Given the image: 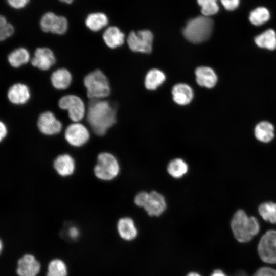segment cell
Here are the masks:
<instances>
[{"label": "cell", "mask_w": 276, "mask_h": 276, "mask_svg": "<svg viewBox=\"0 0 276 276\" xmlns=\"http://www.w3.org/2000/svg\"><path fill=\"white\" fill-rule=\"evenodd\" d=\"M124 33L114 26L108 28L103 34V39L105 44L111 49L122 45L124 41Z\"/></svg>", "instance_id": "cell-21"}, {"label": "cell", "mask_w": 276, "mask_h": 276, "mask_svg": "<svg viewBox=\"0 0 276 276\" xmlns=\"http://www.w3.org/2000/svg\"><path fill=\"white\" fill-rule=\"evenodd\" d=\"M40 25L45 32L62 35L67 29L68 23L65 17L57 16L53 12H47L41 18Z\"/></svg>", "instance_id": "cell-9"}, {"label": "cell", "mask_w": 276, "mask_h": 276, "mask_svg": "<svg viewBox=\"0 0 276 276\" xmlns=\"http://www.w3.org/2000/svg\"><path fill=\"white\" fill-rule=\"evenodd\" d=\"M66 141L72 146L80 147L89 139V132L83 124L75 122L68 125L64 133Z\"/></svg>", "instance_id": "cell-10"}, {"label": "cell", "mask_w": 276, "mask_h": 276, "mask_svg": "<svg viewBox=\"0 0 276 276\" xmlns=\"http://www.w3.org/2000/svg\"><path fill=\"white\" fill-rule=\"evenodd\" d=\"M149 193L142 191L139 193L134 198L135 204L140 207L144 208L149 197Z\"/></svg>", "instance_id": "cell-33"}, {"label": "cell", "mask_w": 276, "mask_h": 276, "mask_svg": "<svg viewBox=\"0 0 276 276\" xmlns=\"http://www.w3.org/2000/svg\"><path fill=\"white\" fill-rule=\"evenodd\" d=\"M119 237L123 240L130 242L136 239L139 231L134 220L130 217L120 218L117 224Z\"/></svg>", "instance_id": "cell-15"}, {"label": "cell", "mask_w": 276, "mask_h": 276, "mask_svg": "<svg viewBox=\"0 0 276 276\" xmlns=\"http://www.w3.org/2000/svg\"><path fill=\"white\" fill-rule=\"evenodd\" d=\"M108 24L107 16L102 13H94L89 14L86 18L85 25L93 31H98Z\"/></svg>", "instance_id": "cell-27"}, {"label": "cell", "mask_w": 276, "mask_h": 276, "mask_svg": "<svg viewBox=\"0 0 276 276\" xmlns=\"http://www.w3.org/2000/svg\"><path fill=\"white\" fill-rule=\"evenodd\" d=\"M56 62L52 51L48 48H38L35 51L31 64L39 70L46 71L50 68Z\"/></svg>", "instance_id": "cell-13"}, {"label": "cell", "mask_w": 276, "mask_h": 276, "mask_svg": "<svg viewBox=\"0 0 276 276\" xmlns=\"http://www.w3.org/2000/svg\"><path fill=\"white\" fill-rule=\"evenodd\" d=\"M40 270V263L33 254H25L17 261L16 272L18 276H37Z\"/></svg>", "instance_id": "cell-11"}, {"label": "cell", "mask_w": 276, "mask_h": 276, "mask_svg": "<svg viewBox=\"0 0 276 276\" xmlns=\"http://www.w3.org/2000/svg\"><path fill=\"white\" fill-rule=\"evenodd\" d=\"M217 0H197V3L201 7V11L205 16H210L217 13L219 10Z\"/></svg>", "instance_id": "cell-31"}, {"label": "cell", "mask_w": 276, "mask_h": 276, "mask_svg": "<svg viewBox=\"0 0 276 276\" xmlns=\"http://www.w3.org/2000/svg\"><path fill=\"white\" fill-rule=\"evenodd\" d=\"M68 235L70 238L76 239L79 235V231L77 227L72 226L68 230Z\"/></svg>", "instance_id": "cell-37"}, {"label": "cell", "mask_w": 276, "mask_h": 276, "mask_svg": "<svg viewBox=\"0 0 276 276\" xmlns=\"http://www.w3.org/2000/svg\"><path fill=\"white\" fill-rule=\"evenodd\" d=\"M172 94L174 102L180 105L188 104L193 98L192 89L184 83H178L173 86Z\"/></svg>", "instance_id": "cell-18"}, {"label": "cell", "mask_w": 276, "mask_h": 276, "mask_svg": "<svg viewBox=\"0 0 276 276\" xmlns=\"http://www.w3.org/2000/svg\"><path fill=\"white\" fill-rule=\"evenodd\" d=\"M261 217L271 223H276V203L268 201L261 203L258 208Z\"/></svg>", "instance_id": "cell-29"}, {"label": "cell", "mask_w": 276, "mask_h": 276, "mask_svg": "<svg viewBox=\"0 0 276 276\" xmlns=\"http://www.w3.org/2000/svg\"><path fill=\"white\" fill-rule=\"evenodd\" d=\"M60 1L67 4H71L74 0H59Z\"/></svg>", "instance_id": "cell-41"}, {"label": "cell", "mask_w": 276, "mask_h": 276, "mask_svg": "<svg viewBox=\"0 0 276 276\" xmlns=\"http://www.w3.org/2000/svg\"><path fill=\"white\" fill-rule=\"evenodd\" d=\"M210 276H227L222 270L216 269L214 270Z\"/></svg>", "instance_id": "cell-39"}, {"label": "cell", "mask_w": 276, "mask_h": 276, "mask_svg": "<svg viewBox=\"0 0 276 276\" xmlns=\"http://www.w3.org/2000/svg\"><path fill=\"white\" fill-rule=\"evenodd\" d=\"M255 42L259 47L270 50L276 49V33L272 29H268L257 36Z\"/></svg>", "instance_id": "cell-23"}, {"label": "cell", "mask_w": 276, "mask_h": 276, "mask_svg": "<svg viewBox=\"0 0 276 276\" xmlns=\"http://www.w3.org/2000/svg\"><path fill=\"white\" fill-rule=\"evenodd\" d=\"M30 54L27 49L19 48L12 51L8 56L9 63L13 67H19L28 62Z\"/></svg>", "instance_id": "cell-26"}, {"label": "cell", "mask_w": 276, "mask_h": 276, "mask_svg": "<svg viewBox=\"0 0 276 276\" xmlns=\"http://www.w3.org/2000/svg\"><path fill=\"white\" fill-rule=\"evenodd\" d=\"M67 267L63 260L55 258L49 262L46 276H67Z\"/></svg>", "instance_id": "cell-28"}, {"label": "cell", "mask_w": 276, "mask_h": 276, "mask_svg": "<svg viewBox=\"0 0 276 276\" xmlns=\"http://www.w3.org/2000/svg\"><path fill=\"white\" fill-rule=\"evenodd\" d=\"M83 83L90 99H100L108 96L110 93L108 80L100 70H95L86 75Z\"/></svg>", "instance_id": "cell-4"}, {"label": "cell", "mask_w": 276, "mask_h": 276, "mask_svg": "<svg viewBox=\"0 0 276 276\" xmlns=\"http://www.w3.org/2000/svg\"><path fill=\"white\" fill-rule=\"evenodd\" d=\"M196 80L198 85L208 88H213L216 84L217 77L213 69L200 66L195 71Z\"/></svg>", "instance_id": "cell-17"}, {"label": "cell", "mask_w": 276, "mask_h": 276, "mask_svg": "<svg viewBox=\"0 0 276 276\" xmlns=\"http://www.w3.org/2000/svg\"><path fill=\"white\" fill-rule=\"evenodd\" d=\"M239 276H245V275H239Z\"/></svg>", "instance_id": "cell-42"}, {"label": "cell", "mask_w": 276, "mask_h": 276, "mask_svg": "<svg viewBox=\"0 0 276 276\" xmlns=\"http://www.w3.org/2000/svg\"><path fill=\"white\" fill-rule=\"evenodd\" d=\"M72 80L71 73L65 68H59L52 73L51 82L54 88L59 90L65 89Z\"/></svg>", "instance_id": "cell-20"}, {"label": "cell", "mask_w": 276, "mask_h": 276, "mask_svg": "<svg viewBox=\"0 0 276 276\" xmlns=\"http://www.w3.org/2000/svg\"><path fill=\"white\" fill-rule=\"evenodd\" d=\"M231 227L235 238L242 243L250 241L260 230L259 223L257 218L248 216L242 210H238L234 214Z\"/></svg>", "instance_id": "cell-2"}, {"label": "cell", "mask_w": 276, "mask_h": 276, "mask_svg": "<svg viewBox=\"0 0 276 276\" xmlns=\"http://www.w3.org/2000/svg\"><path fill=\"white\" fill-rule=\"evenodd\" d=\"M167 207L165 197L160 193L153 191L149 193L146 203L143 208L150 216L158 217Z\"/></svg>", "instance_id": "cell-14"}, {"label": "cell", "mask_w": 276, "mask_h": 276, "mask_svg": "<svg viewBox=\"0 0 276 276\" xmlns=\"http://www.w3.org/2000/svg\"><path fill=\"white\" fill-rule=\"evenodd\" d=\"M61 123L50 111L41 113L37 120V127L39 131L47 135L59 133L62 129Z\"/></svg>", "instance_id": "cell-12"}, {"label": "cell", "mask_w": 276, "mask_h": 276, "mask_svg": "<svg viewBox=\"0 0 276 276\" xmlns=\"http://www.w3.org/2000/svg\"><path fill=\"white\" fill-rule=\"evenodd\" d=\"M7 97L13 104H24L30 99V93L28 87L25 84L16 83L9 88Z\"/></svg>", "instance_id": "cell-16"}, {"label": "cell", "mask_w": 276, "mask_h": 276, "mask_svg": "<svg viewBox=\"0 0 276 276\" xmlns=\"http://www.w3.org/2000/svg\"><path fill=\"white\" fill-rule=\"evenodd\" d=\"M54 167L60 175L67 176L73 173L75 167V162L70 155L62 154L55 159Z\"/></svg>", "instance_id": "cell-19"}, {"label": "cell", "mask_w": 276, "mask_h": 276, "mask_svg": "<svg viewBox=\"0 0 276 276\" xmlns=\"http://www.w3.org/2000/svg\"><path fill=\"white\" fill-rule=\"evenodd\" d=\"M153 36L148 30L131 32L127 38L129 48L133 52L150 53L152 51Z\"/></svg>", "instance_id": "cell-8"}, {"label": "cell", "mask_w": 276, "mask_h": 276, "mask_svg": "<svg viewBox=\"0 0 276 276\" xmlns=\"http://www.w3.org/2000/svg\"><path fill=\"white\" fill-rule=\"evenodd\" d=\"M213 27V22L211 18L204 15L198 16L187 22L183 30V34L192 43H201L209 39Z\"/></svg>", "instance_id": "cell-3"}, {"label": "cell", "mask_w": 276, "mask_h": 276, "mask_svg": "<svg viewBox=\"0 0 276 276\" xmlns=\"http://www.w3.org/2000/svg\"><path fill=\"white\" fill-rule=\"evenodd\" d=\"M59 107L66 110L71 120L75 122L81 121L85 116V107L83 100L74 95H67L62 97L58 101Z\"/></svg>", "instance_id": "cell-6"}, {"label": "cell", "mask_w": 276, "mask_h": 276, "mask_svg": "<svg viewBox=\"0 0 276 276\" xmlns=\"http://www.w3.org/2000/svg\"><path fill=\"white\" fill-rule=\"evenodd\" d=\"M120 166L116 157L108 152L100 153L94 168L95 176L99 179L109 181L115 178L119 174Z\"/></svg>", "instance_id": "cell-5"}, {"label": "cell", "mask_w": 276, "mask_h": 276, "mask_svg": "<svg viewBox=\"0 0 276 276\" xmlns=\"http://www.w3.org/2000/svg\"><path fill=\"white\" fill-rule=\"evenodd\" d=\"M87 120L94 133L104 135L116 122V110L108 101L91 99L87 110Z\"/></svg>", "instance_id": "cell-1"}, {"label": "cell", "mask_w": 276, "mask_h": 276, "mask_svg": "<svg viewBox=\"0 0 276 276\" xmlns=\"http://www.w3.org/2000/svg\"><path fill=\"white\" fill-rule=\"evenodd\" d=\"M258 252L263 262L276 264V231H268L262 236L258 245Z\"/></svg>", "instance_id": "cell-7"}, {"label": "cell", "mask_w": 276, "mask_h": 276, "mask_svg": "<svg viewBox=\"0 0 276 276\" xmlns=\"http://www.w3.org/2000/svg\"><path fill=\"white\" fill-rule=\"evenodd\" d=\"M274 127L272 124L267 121H262L256 126L254 130L255 136L260 142L268 143L274 136Z\"/></svg>", "instance_id": "cell-22"}, {"label": "cell", "mask_w": 276, "mask_h": 276, "mask_svg": "<svg viewBox=\"0 0 276 276\" xmlns=\"http://www.w3.org/2000/svg\"><path fill=\"white\" fill-rule=\"evenodd\" d=\"M185 276H202L199 273L191 271L188 272Z\"/></svg>", "instance_id": "cell-40"}, {"label": "cell", "mask_w": 276, "mask_h": 276, "mask_svg": "<svg viewBox=\"0 0 276 276\" xmlns=\"http://www.w3.org/2000/svg\"><path fill=\"white\" fill-rule=\"evenodd\" d=\"M8 4L15 9H21L25 7L29 0H7Z\"/></svg>", "instance_id": "cell-36"}, {"label": "cell", "mask_w": 276, "mask_h": 276, "mask_svg": "<svg viewBox=\"0 0 276 276\" xmlns=\"http://www.w3.org/2000/svg\"><path fill=\"white\" fill-rule=\"evenodd\" d=\"M189 170L187 163L182 159L177 158L171 160L167 166L169 174L174 178H180L186 175Z\"/></svg>", "instance_id": "cell-24"}, {"label": "cell", "mask_w": 276, "mask_h": 276, "mask_svg": "<svg viewBox=\"0 0 276 276\" xmlns=\"http://www.w3.org/2000/svg\"><path fill=\"white\" fill-rule=\"evenodd\" d=\"M223 7L227 10H233L236 9L240 0H220Z\"/></svg>", "instance_id": "cell-35"}, {"label": "cell", "mask_w": 276, "mask_h": 276, "mask_svg": "<svg viewBox=\"0 0 276 276\" xmlns=\"http://www.w3.org/2000/svg\"><path fill=\"white\" fill-rule=\"evenodd\" d=\"M270 17L268 9L259 7L253 10L250 13L249 20L254 25L260 26L267 21Z\"/></svg>", "instance_id": "cell-30"}, {"label": "cell", "mask_w": 276, "mask_h": 276, "mask_svg": "<svg viewBox=\"0 0 276 276\" xmlns=\"http://www.w3.org/2000/svg\"><path fill=\"white\" fill-rule=\"evenodd\" d=\"M165 79V75L162 71L155 68L151 70L145 77V87L148 90H155L162 84Z\"/></svg>", "instance_id": "cell-25"}, {"label": "cell", "mask_w": 276, "mask_h": 276, "mask_svg": "<svg viewBox=\"0 0 276 276\" xmlns=\"http://www.w3.org/2000/svg\"><path fill=\"white\" fill-rule=\"evenodd\" d=\"M253 276H276V270L271 267H261L255 272Z\"/></svg>", "instance_id": "cell-34"}, {"label": "cell", "mask_w": 276, "mask_h": 276, "mask_svg": "<svg viewBox=\"0 0 276 276\" xmlns=\"http://www.w3.org/2000/svg\"><path fill=\"white\" fill-rule=\"evenodd\" d=\"M7 133V129L5 124L1 122L0 123V139L2 141L5 136Z\"/></svg>", "instance_id": "cell-38"}, {"label": "cell", "mask_w": 276, "mask_h": 276, "mask_svg": "<svg viewBox=\"0 0 276 276\" xmlns=\"http://www.w3.org/2000/svg\"><path fill=\"white\" fill-rule=\"evenodd\" d=\"M14 32L13 26L7 22L3 16L0 17V40L3 41L12 35Z\"/></svg>", "instance_id": "cell-32"}]
</instances>
